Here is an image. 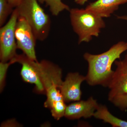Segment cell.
Segmentation results:
<instances>
[{
  "mask_svg": "<svg viewBox=\"0 0 127 127\" xmlns=\"http://www.w3.org/2000/svg\"><path fill=\"white\" fill-rule=\"evenodd\" d=\"M127 51V42L121 41L112 46L106 51L97 55L86 52L83 58L88 64L86 80L91 86L108 87L114 71L112 66L122 54Z\"/></svg>",
  "mask_w": 127,
  "mask_h": 127,
  "instance_id": "1",
  "label": "cell"
},
{
  "mask_svg": "<svg viewBox=\"0 0 127 127\" xmlns=\"http://www.w3.org/2000/svg\"><path fill=\"white\" fill-rule=\"evenodd\" d=\"M69 11L73 30L78 36V44L89 42L93 37H97L106 27L103 18L86 8H72Z\"/></svg>",
  "mask_w": 127,
  "mask_h": 127,
  "instance_id": "2",
  "label": "cell"
},
{
  "mask_svg": "<svg viewBox=\"0 0 127 127\" xmlns=\"http://www.w3.org/2000/svg\"><path fill=\"white\" fill-rule=\"evenodd\" d=\"M19 16L23 17L32 28L37 40H45L51 29L50 17L37 0H22L15 7Z\"/></svg>",
  "mask_w": 127,
  "mask_h": 127,
  "instance_id": "3",
  "label": "cell"
},
{
  "mask_svg": "<svg viewBox=\"0 0 127 127\" xmlns=\"http://www.w3.org/2000/svg\"><path fill=\"white\" fill-rule=\"evenodd\" d=\"M18 16L15 8L7 23L0 29V59L2 62L10 61L17 55L15 29Z\"/></svg>",
  "mask_w": 127,
  "mask_h": 127,
  "instance_id": "4",
  "label": "cell"
},
{
  "mask_svg": "<svg viewBox=\"0 0 127 127\" xmlns=\"http://www.w3.org/2000/svg\"><path fill=\"white\" fill-rule=\"evenodd\" d=\"M17 49L30 59L37 61L36 54L37 40L32 28L25 18L18 16L15 29Z\"/></svg>",
  "mask_w": 127,
  "mask_h": 127,
  "instance_id": "5",
  "label": "cell"
},
{
  "mask_svg": "<svg viewBox=\"0 0 127 127\" xmlns=\"http://www.w3.org/2000/svg\"><path fill=\"white\" fill-rule=\"evenodd\" d=\"M12 64L18 63L22 65L21 75L23 81L35 85V90L39 94H46V91L39 67V62L32 60L24 53L17 55L10 61Z\"/></svg>",
  "mask_w": 127,
  "mask_h": 127,
  "instance_id": "6",
  "label": "cell"
},
{
  "mask_svg": "<svg viewBox=\"0 0 127 127\" xmlns=\"http://www.w3.org/2000/svg\"><path fill=\"white\" fill-rule=\"evenodd\" d=\"M39 67L46 94L60 90L63 81L61 68L47 60L39 62Z\"/></svg>",
  "mask_w": 127,
  "mask_h": 127,
  "instance_id": "7",
  "label": "cell"
},
{
  "mask_svg": "<svg viewBox=\"0 0 127 127\" xmlns=\"http://www.w3.org/2000/svg\"><path fill=\"white\" fill-rule=\"evenodd\" d=\"M114 64L116 68L108 87L109 101L117 95L127 94V54L122 60L117 59Z\"/></svg>",
  "mask_w": 127,
  "mask_h": 127,
  "instance_id": "8",
  "label": "cell"
},
{
  "mask_svg": "<svg viewBox=\"0 0 127 127\" xmlns=\"http://www.w3.org/2000/svg\"><path fill=\"white\" fill-rule=\"evenodd\" d=\"M86 76L77 72L68 73L60 88L61 93L65 102L79 101L81 98V85L86 81Z\"/></svg>",
  "mask_w": 127,
  "mask_h": 127,
  "instance_id": "9",
  "label": "cell"
},
{
  "mask_svg": "<svg viewBox=\"0 0 127 127\" xmlns=\"http://www.w3.org/2000/svg\"><path fill=\"white\" fill-rule=\"evenodd\" d=\"M99 105L92 96L86 100L74 102L67 106L64 117L69 120L91 118L93 117Z\"/></svg>",
  "mask_w": 127,
  "mask_h": 127,
  "instance_id": "10",
  "label": "cell"
},
{
  "mask_svg": "<svg viewBox=\"0 0 127 127\" xmlns=\"http://www.w3.org/2000/svg\"><path fill=\"white\" fill-rule=\"evenodd\" d=\"M127 2V0H97L90 3L86 9L103 18H108L118 10L120 5Z\"/></svg>",
  "mask_w": 127,
  "mask_h": 127,
  "instance_id": "11",
  "label": "cell"
},
{
  "mask_svg": "<svg viewBox=\"0 0 127 127\" xmlns=\"http://www.w3.org/2000/svg\"><path fill=\"white\" fill-rule=\"evenodd\" d=\"M93 117L110 124L113 127H127V122L113 116L106 106L99 104Z\"/></svg>",
  "mask_w": 127,
  "mask_h": 127,
  "instance_id": "12",
  "label": "cell"
},
{
  "mask_svg": "<svg viewBox=\"0 0 127 127\" xmlns=\"http://www.w3.org/2000/svg\"><path fill=\"white\" fill-rule=\"evenodd\" d=\"M39 3L45 4L49 7L51 13L53 15L57 16L61 12L65 10L69 11L70 7L64 4L62 0H37Z\"/></svg>",
  "mask_w": 127,
  "mask_h": 127,
  "instance_id": "13",
  "label": "cell"
},
{
  "mask_svg": "<svg viewBox=\"0 0 127 127\" xmlns=\"http://www.w3.org/2000/svg\"><path fill=\"white\" fill-rule=\"evenodd\" d=\"M7 0H0V26H2L14 10Z\"/></svg>",
  "mask_w": 127,
  "mask_h": 127,
  "instance_id": "14",
  "label": "cell"
},
{
  "mask_svg": "<svg viewBox=\"0 0 127 127\" xmlns=\"http://www.w3.org/2000/svg\"><path fill=\"white\" fill-rule=\"evenodd\" d=\"M64 100L56 102L50 108L52 117L57 120H59L64 117L67 105Z\"/></svg>",
  "mask_w": 127,
  "mask_h": 127,
  "instance_id": "15",
  "label": "cell"
},
{
  "mask_svg": "<svg viewBox=\"0 0 127 127\" xmlns=\"http://www.w3.org/2000/svg\"><path fill=\"white\" fill-rule=\"evenodd\" d=\"M109 101L122 111L127 109V94L117 95Z\"/></svg>",
  "mask_w": 127,
  "mask_h": 127,
  "instance_id": "16",
  "label": "cell"
},
{
  "mask_svg": "<svg viewBox=\"0 0 127 127\" xmlns=\"http://www.w3.org/2000/svg\"><path fill=\"white\" fill-rule=\"evenodd\" d=\"M12 64L10 61L7 62H0V90L2 92L4 88L6 76L7 69Z\"/></svg>",
  "mask_w": 127,
  "mask_h": 127,
  "instance_id": "17",
  "label": "cell"
},
{
  "mask_svg": "<svg viewBox=\"0 0 127 127\" xmlns=\"http://www.w3.org/2000/svg\"><path fill=\"white\" fill-rule=\"evenodd\" d=\"M2 126H4V127H5V126H7L6 127H8V126H9V127H11V126H12V127H14V126H15V127H16V126H18L19 125L18 124V123H17L16 122L15 120H10L8 121H6L4 123L3 125H2Z\"/></svg>",
  "mask_w": 127,
  "mask_h": 127,
  "instance_id": "18",
  "label": "cell"
},
{
  "mask_svg": "<svg viewBox=\"0 0 127 127\" xmlns=\"http://www.w3.org/2000/svg\"><path fill=\"white\" fill-rule=\"evenodd\" d=\"M22 0H7V1L12 7H16L21 2Z\"/></svg>",
  "mask_w": 127,
  "mask_h": 127,
  "instance_id": "19",
  "label": "cell"
},
{
  "mask_svg": "<svg viewBox=\"0 0 127 127\" xmlns=\"http://www.w3.org/2000/svg\"><path fill=\"white\" fill-rule=\"evenodd\" d=\"M88 0H75V1L77 4L80 5H83Z\"/></svg>",
  "mask_w": 127,
  "mask_h": 127,
  "instance_id": "20",
  "label": "cell"
},
{
  "mask_svg": "<svg viewBox=\"0 0 127 127\" xmlns=\"http://www.w3.org/2000/svg\"><path fill=\"white\" fill-rule=\"evenodd\" d=\"M118 19H122L127 21V16H117Z\"/></svg>",
  "mask_w": 127,
  "mask_h": 127,
  "instance_id": "21",
  "label": "cell"
}]
</instances>
